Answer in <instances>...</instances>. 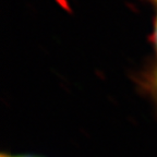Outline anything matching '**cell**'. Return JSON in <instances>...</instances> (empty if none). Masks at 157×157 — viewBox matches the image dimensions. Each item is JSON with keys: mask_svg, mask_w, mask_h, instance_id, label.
I'll return each mask as SVG.
<instances>
[{"mask_svg": "<svg viewBox=\"0 0 157 157\" xmlns=\"http://www.w3.org/2000/svg\"><path fill=\"white\" fill-rule=\"evenodd\" d=\"M141 84L157 101V66H151L141 78Z\"/></svg>", "mask_w": 157, "mask_h": 157, "instance_id": "cell-1", "label": "cell"}, {"mask_svg": "<svg viewBox=\"0 0 157 157\" xmlns=\"http://www.w3.org/2000/svg\"><path fill=\"white\" fill-rule=\"evenodd\" d=\"M154 6V27H153V34H152V42L155 50V61L153 62L152 66H157V0H151Z\"/></svg>", "mask_w": 157, "mask_h": 157, "instance_id": "cell-2", "label": "cell"}, {"mask_svg": "<svg viewBox=\"0 0 157 157\" xmlns=\"http://www.w3.org/2000/svg\"><path fill=\"white\" fill-rule=\"evenodd\" d=\"M0 157H37V156H31V155H13V154H6L2 153Z\"/></svg>", "mask_w": 157, "mask_h": 157, "instance_id": "cell-3", "label": "cell"}]
</instances>
